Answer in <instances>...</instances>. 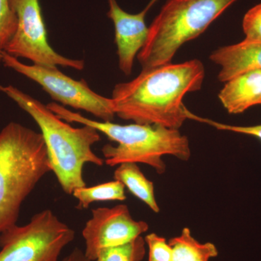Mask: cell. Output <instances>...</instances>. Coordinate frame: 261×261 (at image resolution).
Listing matches in <instances>:
<instances>
[{"mask_svg": "<svg viewBox=\"0 0 261 261\" xmlns=\"http://www.w3.org/2000/svg\"><path fill=\"white\" fill-rule=\"evenodd\" d=\"M238 0H167L137 56L142 68L171 63L178 49L208 28Z\"/></svg>", "mask_w": 261, "mask_h": 261, "instance_id": "obj_5", "label": "cell"}, {"mask_svg": "<svg viewBox=\"0 0 261 261\" xmlns=\"http://www.w3.org/2000/svg\"><path fill=\"white\" fill-rule=\"evenodd\" d=\"M58 118L68 123H78L93 127L107 136L118 145H106L102 148L105 163L116 166L124 163H143L155 170L159 174L166 172L165 155H172L187 161L191 157L190 142L179 129L161 125L132 123L120 125L111 121H97L86 118L56 102L47 105Z\"/></svg>", "mask_w": 261, "mask_h": 261, "instance_id": "obj_3", "label": "cell"}, {"mask_svg": "<svg viewBox=\"0 0 261 261\" xmlns=\"http://www.w3.org/2000/svg\"><path fill=\"white\" fill-rule=\"evenodd\" d=\"M245 39L261 41V3L247 12L243 20Z\"/></svg>", "mask_w": 261, "mask_h": 261, "instance_id": "obj_19", "label": "cell"}, {"mask_svg": "<svg viewBox=\"0 0 261 261\" xmlns=\"http://www.w3.org/2000/svg\"><path fill=\"white\" fill-rule=\"evenodd\" d=\"M187 118L199 122H202V123L214 127V128L218 130H227V132L252 136V137H256V138L261 140V125L252 126H232V125L225 124V123L212 121V120L207 119V118H201V117L193 114L190 111H187Z\"/></svg>", "mask_w": 261, "mask_h": 261, "instance_id": "obj_20", "label": "cell"}, {"mask_svg": "<svg viewBox=\"0 0 261 261\" xmlns=\"http://www.w3.org/2000/svg\"><path fill=\"white\" fill-rule=\"evenodd\" d=\"M108 1V16L114 25L118 65L125 75H129L133 69L136 56H138L148 36L146 15L158 0H151L145 9L137 14L126 13L118 5L116 0Z\"/></svg>", "mask_w": 261, "mask_h": 261, "instance_id": "obj_10", "label": "cell"}, {"mask_svg": "<svg viewBox=\"0 0 261 261\" xmlns=\"http://www.w3.org/2000/svg\"><path fill=\"white\" fill-rule=\"evenodd\" d=\"M2 63L7 68L39 84L51 99L75 110H82L102 121L113 122L115 115L111 98L96 93L84 80H75L57 66L25 65L3 51Z\"/></svg>", "mask_w": 261, "mask_h": 261, "instance_id": "obj_7", "label": "cell"}, {"mask_svg": "<svg viewBox=\"0 0 261 261\" xmlns=\"http://www.w3.org/2000/svg\"><path fill=\"white\" fill-rule=\"evenodd\" d=\"M79 201L77 208L87 209L97 201H123L126 200L125 186L121 181H114L100 184L96 186L80 187L72 194Z\"/></svg>", "mask_w": 261, "mask_h": 261, "instance_id": "obj_15", "label": "cell"}, {"mask_svg": "<svg viewBox=\"0 0 261 261\" xmlns=\"http://www.w3.org/2000/svg\"><path fill=\"white\" fill-rule=\"evenodd\" d=\"M205 75L203 63L197 59L142 68L133 80L115 86L113 111L121 119L139 124L179 129L188 119L184 97L200 90Z\"/></svg>", "mask_w": 261, "mask_h": 261, "instance_id": "obj_1", "label": "cell"}, {"mask_svg": "<svg viewBox=\"0 0 261 261\" xmlns=\"http://www.w3.org/2000/svg\"><path fill=\"white\" fill-rule=\"evenodd\" d=\"M75 231L49 209L34 215L25 226L0 233V261H58Z\"/></svg>", "mask_w": 261, "mask_h": 261, "instance_id": "obj_6", "label": "cell"}, {"mask_svg": "<svg viewBox=\"0 0 261 261\" xmlns=\"http://www.w3.org/2000/svg\"><path fill=\"white\" fill-rule=\"evenodd\" d=\"M51 168L42 134L16 122L0 132V233L16 225L20 207Z\"/></svg>", "mask_w": 261, "mask_h": 261, "instance_id": "obj_4", "label": "cell"}, {"mask_svg": "<svg viewBox=\"0 0 261 261\" xmlns=\"http://www.w3.org/2000/svg\"><path fill=\"white\" fill-rule=\"evenodd\" d=\"M16 15L10 6L9 0H0V49L3 50L16 31Z\"/></svg>", "mask_w": 261, "mask_h": 261, "instance_id": "obj_17", "label": "cell"}, {"mask_svg": "<svg viewBox=\"0 0 261 261\" xmlns=\"http://www.w3.org/2000/svg\"><path fill=\"white\" fill-rule=\"evenodd\" d=\"M18 24L13 37L3 51L14 58L28 59L34 64L68 67L82 70L83 60H74L60 55L48 42L47 29L39 0H9Z\"/></svg>", "mask_w": 261, "mask_h": 261, "instance_id": "obj_8", "label": "cell"}, {"mask_svg": "<svg viewBox=\"0 0 261 261\" xmlns=\"http://www.w3.org/2000/svg\"><path fill=\"white\" fill-rule=\"evenodd\" d=\"M145 245V239L140 236L124 245L103 249L95 261H142L146 253Z\"/></svg>", "mask_w": 261, "mask_h": 261, "instance_id": "obj_16", "label": "cell"}, {"mask_svg": "<svg viewBox=\"0 0 261 261\" xmlns=\"http://www.w3.org/2000/svg\"><path fill=\"white\" fill-rule=\"evenodd\" d=\"M86 223L82 235L85 241L86 256L95 261L103 249L120 246L140 237L148 230L145 221L132 218L128 206L121 204L113 207H97Z\"/></svg>", "mask_w": 261, "mask_h": 261, "instance_id": "obj_9", "label": "cell"}, {"mask_svg": "<svg viewBox=\"0 0 261 261\" xmlns=\"http://www.w3.org/2000/svg\"><path fill=\"white\" fill-rule=\"evenodd\" d=\"M61 261H92L89 260L88 257L86 256L84 252L81 250L80 249L75 248L72 251L70 255L65 257L63 260Z\"/></svg>", "mask_w": 261, "mask_h": 261, "instance_id": "obj_21", "label": "cell"}, {"mask_svg": "<svg viewBox=\"0 0 261 261\" xmlns=\"http://www.w3.org/2000/svg\"><path fill=\"white\" fill-rule=\"evenodd\" d=\"M168 244L172 248L171 261H209L219 254L214 244L199 243L187 227L182 229L179 236L171 238Z\"/></svg>", "mask_w": 261, "mask_h": 261, "instance_id": "obj_14", "label": "cell"}, {"mask_svg": "<svg viewBox=\"0 0 261 261\" xmlns=\"http://www.w3.org/2000/svg\"><path fill=\"white\" fill-rule=\"evenodd\" d=\"M3 51L1 49H0V63H2V58H3V57H2V54H3Z\"/></svg>", "mask_w": 261, "mask_h": 261, "instance_id": "obj_22", "label": "cell"}, {"mask_svg": "<svg viewBox=\"0 0 261 261\" xmlns=\"http://www.w3.org/2000/svg\"><path fill=\"white\" fill-rule=\"evenodd\" d=\"M219 99L230 114H240L261 105V70L247 72L225 83Z\"/></svg>", "mask_w": 261, "mask_h": 261, "instance_id": "obj_12", "label": "cell"}, {"mask_svg": "<svg viewBox=\"0 0 261 261\" xmlns=\"http://www.w3.org/2000/svg\"><path fill=\"white\" fill-rule=\"evenodd\" d=\"M113 178L121 181L132 195L142 200L153 212H160L154 196L153 182L146 177L137 163H124L118 165Z\"/></svg>", "mask_w": 261, "mask_h": 261, "instance_id": "obj_13", "label": "cell"}, {"mask_svg": "<svg viewBox=\"0 0 261 261\" xmlns=\"http://www.w3.org/2000/svg\"><path fill=\"white\" fill-rule=\"evenodd\" d=\"M0 92L37 123L47 147L51 171L63 192L72 195L75 189L87 186L83 178L84 164L102 166L105 163L92 150V146L100 141L99 132L87 125L80 128L70 126L47 106L13 85H0Z\"/></svg>", "mask_w": 261, "mask_h": 261, "instance_id": "obj_2", "label": "cell"}, {"mask_svg": "<svg viewBox=\"0 0 261 261\" xmlns=\"http://www.w3.org/2000/svg\"><path fill=\"white\" fill-rule=\"evenodd\" d=\"M210 60L220 67L218 78L224 83L247 72L261 70V41L245 39L219 47L211 53Z\"/></svg>", "mask_w": 261, "mask_h": 261, "instance_id": "obj_11", "label": "cell"}, {"mask_svg": "<svg viewBox=\"0 0 261 261\" xmlns=\"http://www.w3.org/2000/svg\"><path fill=\"white\" fill-rule=\"evenodd\" d=\"M145 241L148 247V261L172 260V248L166 239L151 233L145 237Z\"/></svg>", "mask_w": 261, "mask_h": 261, "instance_id": "obj_18", "label": "cell"}]
</instances>
